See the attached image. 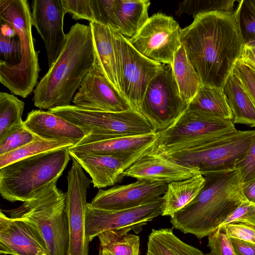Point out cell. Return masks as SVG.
Wrapping results in <instances>:
<instances>
[{"label":"cell","mask_w":255,"mask_h":255,"mask_svg":"<svg viewBox=\"0 0 255 255\" xmlns=\"http://www.w3.org/2000/svg\"><path fill=\"white\" fill-rule=\"evenodd\" d=\"M180 42L203 85L220 88L241 58L244 46L234 11L195 16L182 29Z\"/></svg>","instance_id":"6da1fadb"},{"label":"cell","mask_w":255,"mask_h":255,"mask_svg":"<svg viewBox=\"0 0 255 255\" xmlns=\"http://www.w3.org/2000/svg\"><path fill=\"white\" fill-rule=\"evenodd\" d=\"M96 60L90 25L75 23L66 34L65 45L57 59L34 89V105L48 110L70 105Z\"/></svg>","instance_id":"7a4b0ae2"},{"label":"cell","mask_w":255,"mask_h":255,"mask_svg":"<svg viewBox=\"0 0 255 255\" xmlns=\"http://www.w3.org/2000/svg\"><path fill=\"white\" fill-rule=\"evenodd\" d=\"M205 184L197 197L170 216L173 227L198 239L217 230L241 203L248 201L239 168L204 174Z\"/></svg>","instance_id":"3957f363"},{"label":"cell","mask_w":255,"mask_h":255,"mask_svg":"<svg viewBox=\"0 0 255 255\" xmlns=\"http://www.w3.org/2000/svg\"><path fill=\"white\" fill-rule=\"evenodd\" d=\"M0 23L9 26L21 44L20 61L9 65L0 60V82L13 94L22 98L33 91L40 68L34 47L31 12L27 0H0Z\"/></svg>","instance_id":"277c9868"},{"label":"cell","mask_w":255,"mask_h":255,"mask_svg":"<svg viewBox=\"0 0 255 255\" xmlns=\"http://www.w3.org/2000/svg\"><path fill=\"white\" fill-rule=\"evenodd\" d=\"M64 147L25 158L0 169V193L10 202H25L57 181L70 156Z\"/></svg>","instance_id":"5b68a950"},{"label":"cell","mask_w":255,"mask_h":255,"mask_svg":"<svg viewBox=\"0 0 255 255\" xmlns=\"http://www.w3.org/2000/svg\"><path fill=\"white\" fill-rule=\"evenodd\" d=\"M55 181L19 207L7 211L9 217L25 220L39 231L50 255H67L69 236L66 193Z\"/></svg>","instance_id":"8992f818"},{"label":"cell","mask_w":255,"mask_h":255,"mask_svg":"<svg viewBox=\"0 0 255 255\" xmlns=\"http://www.w3.org/2000/svg\"><path fill=\"white\" fill-rule=\"evenodd\" d=\"M81 128L92 141L157 132L152 124L132 108L121 112H108L83 109L74 105L48 110Z\"/></svg>","instance_id":"52a82bcc"},{"label":"cell","mask_w":255,"mask_h":255,"mask_svg":"<svg viewBox=\"0 0 255 255\" xmlns=\"http://www.w3.org/2000/svg\"><path fill=\"white\" fill-rule=\"evenodd\" d=\"M236 129L233 120L186 110L158 136L152 152L163 154L194 148Z\"/></svg>","instance_id":"ba28073f"},{"label":"cell","mask_w":255,"mask_h":255,"mask_svg":"<svg viewBox=\"0 0 255 255\" xmlns=\"http://www.w3.org/2000/svg\"><path fill=\"white\" fill-rule=\"evenodd\" d=\"M255 133V129H236L194 148L158 154L181 164L198 167L202 175L232 169L245 155Z\"/></svg>","instance_id":"9c48e42d"},{"label":"cell","mask_w":255,"mask_h":255,"mask_svg":"<svg viewBox=\"0 0 255 255\" xmlns=\"http://www.w3.org/2000/svg\"><path fill=\"white\" fill-rule=\"evenodd\" d=\"M113 31L120 92L138 111L148 85L162 64L143 56L127 38Z\"/></svg>","instance_id":"30bf717a"},{"label":"cell","mask_w":255,"mask_h":255,"mask_svg":"<svg viewBox=\"0 0 255 255\" xmlns=\"http://www.w3.org/2000/svg\"><path fill=\"white\" fill-rule=\"evenodd\" d=\"M188 106L180 95L171 65L162 64L148 85L138 111L160 131L174 124Z\"/></svg>","instance_id":"8fae6325"},{"label":"cell","mask_w":255,"mask_h":255,"mask_svg":"<svg viewBox=\"0 0 255 255\" xmlns=\"http://www.w3.org/2000/svg\"><path fill=\"white\" fill-rule=\"evenodd\" d=\"M182 29L174 18L162 13L149 18L139 32L128 39L141 54L154 62L172 65L181 46Z\"/></svg>","instance_id":"7c38bea8"},{"label":"cell","mask_w":255,"mask_h":255,"mask_svg":"<svg viewBox=\"0 0 255 255\" xmlns=\"http://www.w3.org/2000/svg\"><path fill=\"white\" fill-rule=\"evenodd\" d=\"M67 179L66 211L69 236L67 255H89L90 241L86 234L85 220L88 204L86 197L92 180L74 159Z\"/></svg>","instance_id":"4fadbf2b"},{"label":"cell","mask_w":255,"mask_h":255,"mask_svg":"<svg viewBox=\"0 0 255 255\" xmlns=\"http://www.w3.org/2000/svg\"><path fill=\"white\" fill-rule=\"evenodd\" d=\"M163 205V196L138 206L116 210L94 208L88 203L86 236L91 242L104 232L122 228H130L135 234H138L147 222L162 215Z\"/></svg>","instance_id":"5bb4252c"},{"label":"cell","mask_w":255,"mask_h":255,"mask_svg":"<svg viewBox=\"0 0 255 255\" xmlns=\"http://www.w3.org/2000/svg\"><path fill=\"white\" fill-rule=\"evenodd\" d=\"M72 103L83 109L108 112H121L133 108L107 79L97 60L84 78Z\"/></svg>","instance_id":"9a60e30c"},{"label":"cell","mask_w":255,"mask_h":255,"mask_svg":"<svg viewBox=\"0 0 255 255\" xmlns=\"http://www.w3.org/2000/svg\"><path fill=\"white\" fill-rule=\"evenodd\" d=\"M31 5L33 26L43 40L50 68L66 42V34L63 30L66 12L61 0H34Z\"/></svg>","instance_id":"2e32d148"},{"label":"cell","mask_w":255,"mask_h":255,"mask_svg":"<svg viewBox=\"0 0 255 255\" xmlns=\"http://www.w3.org/2000/svg\"><path fill=\"white\" fill-rule=\"evenodd\" d=\"M168 184L137 180L123 185H116L107 190L99 189L89 205L106 210L131 208L151 202L163 196Z\"/></svg>","instance_id":"e0dca14e"},{"label":"cell","mask_w":255,"mask_h":255,"mask_svg":"<svg viewBox=\"0 0 255 255\" xmlns=\"http://www.w3.org/2000/svg\"><path fill=\"white\" fill-rule=\"evenodd\" d=\"M152 147L132 154H107L69 151L90 176L94 187L99 189L114 185L123 178V172L137 159L152 152Z\"/></svg>","instance_id":"ac0fdd59"},{"label":"cell","mask_w":255,"mask_h":255,"mask_svg":"<svg viewBox=\"0 0 255 255\" xmlns=\"http://www.w3.org/2000/svg\"><path fill=\"white\" fill-rule=\"evenodd\" d=\"M0 253L11 255H50L41 234L29 222L0 212Z\"/></svg>","instance_id":"d6986e66"},{"label":"cell","mask_w":255,"mask_h":255,"mask_svg":"<svg viewBox=\"0 0 255 255\" xmlns=\"http://www.w3.org/2000/svg\"><path fill=\"white\" fill-rule=\"evenodd\" d=\"M199 174L201 172L198 167L181 164L163 155L150 152L137 159L123 172L122 177L168 184Z\"/></svg>","instance_id":"ffe728a7"},{"label":"cell","mask_w":255,"mask_h":255,"mask_svg":"<svg viewBox=\"0 0 255 255\" xmlns=\"http://www.w3.org/2000/svg\"><path fill=\"white\" fill-rule=\"evenodd\" d=\"M23 123L28 129L44 139L66 141L75 145L86 136L81 128L49 111L32 110Z\"/></svg>","instance_id":"44dd1931"},{"label":"cell","mask_w":255,"mask_h":255,"mask_svg":"<svg viewBox=\"0 0 255 255\" xmlns=\"http://www.w3.org/2000/svg\"><path fill=\"white\" fill-rule=\"evenodd\" d=\"M158 136V133L137 136L116 137L69 148L77 152L107 154H132L152 147Z\"/></svg>","instance_id":"7402d4cb"},{"label":"cell","mask_w":255,"mask_h":255,"mask_svg":"<svg viewBox=\"0 0 255 255\" xmlns=\"http://www.w3.org/2000/svg\"><path fill=\"white\" fill-rule=\"evenodd\" d=\"M93 37L97 63L109 82L120 93L114 34L111 27L89 22Z\"/></svg>","instance_id":"603a6c76"},{"label":"cell","mask_w":255,"mask_h":255,"mask_svg":"<svg viewBox=\"0 0 255 255\" xmlns=\"http://www.w3.org/2000/svg\"><path fill=\"white\" fill-rule=\"evenodd\" d=\"M65 11L76 20L85 19L107 26L114 23L115 0H61Z\"/></svg>","instance_id":"cb8c5ba5"},{"label":"cell","mask_w":255,"mask_h":255,"mask_svg":"<svg viewBox=\"0 0 255 255\" xmlns=\"http://www.w3.org/2000/svg\"><path fill=\"white\" fill-rule=\"evenodd\" d=\"M223 90L233 113V123L255 128V105L240 79L233 71Z\"/></svg>","instance_id":"d4e9b609"},{"label":"cell","mask_w":255,"mask_h":255,"mask_svg":"<svg viewBox=\"0 0 255 255\" xmlns=\"http://www.w3.org/2000/svg\"><path fill=\"white\" fill-rule=\"evenodd\" d=\"M205 182V177L199 174L187 179L168 183L163 196L164 205L162 216L170 217L190 203L199 194Z\"/></svg>","instance_id":"484cf974"},{"label":"cell","mask_w":255,"mask_h":255,"mask_svg":"<svg viewBox=\"0 0 255 255\" xmlns=\"http://www.w3.org/2000/svg\"><path fill=\"white\" fill-rule=\"evenodd\" d=\"M148 0H117L115 17L119 33L129 39L134 36L149 16Z\"/></svg>","instance_id":"4316f807"},{"label":"cell","mask_w":255,"mask_h":255,"mask_svg":"<svg viewBox=\"0 0 255 255\" xmlns=\"http://www.w3.org/2000/svg\"><path fill=\"white\" fill-rule=\"evenodd\" d=\"M189 111L233 120L228 99L223 88L204 86L189 103Z\"/></svg>","instance_id":"83f0119b"},{"label":"cell","mask_w":255,"mask_h":255,"mask_svg":"<svg viewBox=\"0 0 255 255\" xmlns=\"http://www.w3.org/2000/svg\"><path fill=\"white\" fill-rule=\"evenodd\" d=\"M146 255H204L202 251L182 241L172 228L152 229Z\"/></svg>","instance_id":"f1b7e54d"},{"label":"cell","mask_w":255,"mask_h":255,"mask_svg":"<svg viewBox=\"0 0 255 255\" xmlns=\"http://www.w3.org/2000/svg\"><path fill=\"white\" fill-rule=\"evenodd\" d=\"M130 228L108 230L98 236V255H140V239L129 233Z\"/></svg>","instance_id":"f546056e"},{"label":"cell","mask_w":255,"mask_h":255,"mask_svg":"<svg viewBox=\"0 0 255 255\" xmlns=\"http://www.w3.org/2000/svg\"><path fill=\"white\" fill-rule=\"evenodd\" d=\"M171 66L180 95L189 104L203 84L182 45L175 52Z\"/></svg>","instance_id":"4dcf8cb0"},{"label":"cell","mask_w":255,"mask_h":255,"mask_svg":"<svg viewBox=\"0 0 255 255\" xmlns=\"http://www.w3.org/2000/svg\"><path fill=\"white\" fill-rule=\"evenodd\" d=\"M24 103L13 94L0 93V138L23 126Z\"/></svg>","instance_id":"1f68e13d"},{"label":"cell","mask_w":255,"mask_h":255,"mask_svg":"<svg viewBox=\"0 0 255 255\" xmlns=\"http://www.w3.org/2000/svg\"><path fill=\"white\" fill-rule=\"evenodd\" d=\"M74 144L70 142L47 140L38 137L27 144L8 153L0 155V169L18 160Z\"/></svg>","instance_id":"d6a6232c"},{"label":"cell","mask_w":255,"mask_h":255,"mask_svg":"<svg viewBox=\"0 0 255 255\" xmlns=\"http://www.w3.org/2000/svg\"><path fill=\"white\" fill-rule=\"evenodd\" d=\"M234 15L244 45L255 42V0L239 1Z\"/></svg>","instance_id":"836d02e7"},{"label":"cell","mask_w":255,"mask_h":255,"mask_svg":"<svg viewBox=\"0 0 255 255\" xmlns=\"http://www.w3.org/2000/svg\"><path fill=\"white\" fill-rule=\"evenodd\" d=\"M235 0H187L180 2L176 11L178 16L187 14L195 16L212 11L232 12Z\"/></svg>","instance_id":"e575fe53"},{"label":"cell","mask_w":255,"mask_h":255,"mask_svg":"<svg viewBox=\"0 0 255 255\" xmlns=\"http://www.w3.org/2000/svg\"><path fill=\"white\" fill-rule=\"evenodd\" d=\"M38 137L23 125L0 138V155L13 151Z\"/></svg>","instance_id":"d590c367"},{"label":"cell","mask_w":255,"mask_h":255,"mask_svg":"<svg viewBox=\"0 0 255 255\" xmlns=\"http://www.w3.org/2000/svg\"><path fill=\"white\" fill-rule=\"evenodd\" d=\"M238 223L255 228V204L248 201L241 203L226 218L219 228L228 224Z\"/></svg>","instance_id":"8d00e7d4"},{"label":"cell","mask_w":255,"mask_h":255,"mask_svg":"<svg viewBox=\"0 0 255 255\" xmlns=\"http://www.w3.org/2000/svg\"><path fill=\"white\" fill-rule=\"evenodd\" d=\"M21 44L19 39L0 34V55L2 60L9 65L20 61Z\"/></svg>","instance_id":"74e56055"},{"label":"cell","mask_w":255,"mask_h":255,"mask_svg":"<svg viewBox=\"0 0 255 255\" xmlns=\"http://www.w3.org/2000/svg\"><path fill=\"white\" fill-rule=\"evenodd\" d=\"M208 238L210 255H235L230 238L222 230H216Z\"/></svg>","instance_id":"f35d334b"},{"label":"cell","mask_w":255,"mask_h":255,"mask_svg":"<svg viewBox=\"0 0 255 255\" xmlns=\"http://www.w3.org/2000/svg\"><path fill=\"white\" fill-rule=\"evenodd\" d=\"M235 167L239 169L243 183L255 179V133L247 151L236 162Z\"/></svg>","instance_id":"ab89813d"},{"label":"cell","mask_w":255,"mask_h":255,"mask_svg":"<svg viewBox=\"0 0 255 255\" xmlns=\"http://www.w3.org/2000/svg\"><path fill=\"white\" fill-rule=\"evenodd\" d=\"M230 238H236L255 244V228L244 223H230L218 228Z\"/></svg>","instance_id":"60d3db41"},{"label":"cell","mask_w":255,"mask_h":255,"mask_svg":"<svg viewBox=\"0 0 255 255\" xmlns=\"http://www.w3.org/2000/svg\"><path fill=\"white\" fill-rule=\"evenodd\" d=\"M233 71L239 77L255 105V79L248 65L240 59Z\"/></svg>","instance_id":"b9f144b4"},{"label":"cell","mask_w":255,"mask_h":255,"mask_svg":"<svg viewBox=\"0 0 255 255\" xmlns=\"http://www.w3.org/2000/svg\"><path fill=\"white\" fill-rule=\"evenodd\" d=\"M235 255H255V244L230 238Z\"/></svg>","instance_id":"7bdbcfd3"},{"label":"cell","mask_w":255,"mask_h":255,"mask_svg":"<svg viewBox=\"0 0 255 255\" xmlns=\"http://www.w3.org/2000/svg\"><path fill=\"white\" fill-rule=\"evenodd\" d=\"M241 58L255 66V42L244 45Z\"/></svg>","instance_id":"ee69618b"},{"label":"cell","mask_w":255,"mask_h":255,"mask_svg":"<svg viewBox=\"0 0 255 255\" xmlns=\"http://www.w3.org/2000/svg\"><path fill=\"white\" fill-rule=\"evenodd\" d=\"M243 191L246 199L255 204V179L243 183Z\"/></svg>","instance_id":"f6af8a7d"},{"label":"cell","mask_w":255,"mask_h":255,"mask_svg":"<svg viewBox=\"0 0 255 255\" xmlns=\"http://www.w3.org/2000/svg\"><path fill=\"white\" fill-rule=\"evenodd\" d=\"M244 61V60H243ZM248 65V66L249 67L251 71V72H252V74L254 77V78H255V66L254 65H253V64L250 63H248V62H247L245 61H244Z\"/></svg>","instance_id":"bcb514c9"},{"label":"cell","mask_w":255,"mask_h":255,"mask_svg":"<svg viewBox=\"0 0 255 255\" xmlns=\"http://www.w3.org/2000/svg\"><path fill=\"white\" fill-rule=\"evenodd\" d=\"M0 255H3V254H0Z\"/></svg>","instance_id":"7dc6e473"}]
</instances>
